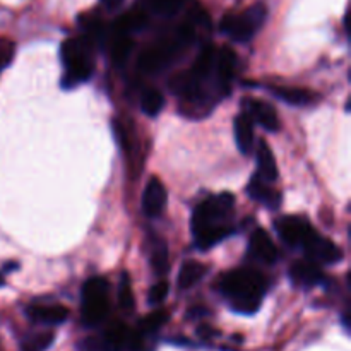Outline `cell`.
I'll list each match as a JSON object with an SVG mask.
<instances>
[{"label":"cell","instance_id":"6da1fadb","mask_svg":"<svg viewBox=\"0 0 351 351\" xmlns=\"http://www.w3.org/2000/svg\"><path fill=\"white\" fill-rule=\"evenodd\" d=\"M219 290L232 300V308L237 314L250 315L259 311L263 295L266 293V280L254 269H237L223 276Z\"/></svg>","mask_w":351,"mask_h":351},{"label":"cell","instance_id":"7a4b0ae2","mask_svg":"<svg viewBox=\"0 0 351 351\" xmlns=\"http://www.w3.org/2000/svg\"><path fill=\"white\" fill-rule=\"evenodd\" d=\"M93 50H95V45L86 36L71 38L62 45V62L65 65L62 88L72 89L91 77L95 71Z\"/></svg>","mask_w":351,"mask_h":351},{"label":"cell","instance_id":"3957f363","mask_svg":"<svg viewBox=\"0 0 351 351\" xmlns=\"http://www.w3.org/2000/svg\"><path fill=\"white\" fill-rule=\"evenodd\" d=\"M233 204H235V197L228 194V192L213 195L208 201L201 202L194 211V216H192V233H194V239L208 232V230L221 226L225 216H228L233 211Z\"/></svg>","mask_w":351,"mask_h":351},{"label":"cell","instance_id":"277c9868","mask_svg":"<svg viewBox=\"0 0 351 351\" xmlns=\"http://www.w3.org/2000/svg\"><path fill=\"white\" fill-rule=\"evenodd\" d=\"M267 17V9L263 3H256V5L249 7L243 12L240 14H228V16L223 17L221 31L225 34H228L232 40L240 41V43H245L249 41L257 31L261 29V26L264 24Z\"/></svg>","mask_w":351,"mask_h":351},{"label":"cell","instance_id":"5b68a950","mask_svg":"<svg viewBox=\"0 0 351 351\" xmlns=\"http://www.w3.org/2000/svg\"><path fill=\"white\" fill-rule=\"evenodd\" d=\"M108 283L103 278H91L82 287V322L89 328L101 324L108 314Z\"/></svg>","mask_w":351,"mask_h":351},{"label":"cell","instance_id":"8992f818","mask_svg":"<svg viewBox=\"0 0 351 351\" xmlns=\"http://www.w3.org/2000/svg\"><path fill=\"white\" fill-rule=\"evenodd\" d=\"M184 47H187V45L184 43V40H182L177 34V31H175L173 36L163 38V40H160L158 43H154L153 47L144 50L143 53H141L137 65H139L141 71L146 72V74H156L161 69L167 67V65L173 60L175 55H177Z\"/></svg>","mask_w":351,"mask_h":351},{"label":"cell","instance_id":"52a82bcc","mask_svg":"<svg viewBox=\"0 0 351 351\" xmlns=\"http://www.w3.org/2000/svg\"><path fill=\"white\" fill-rule=\"evenodd\" d=\"M304 249L307 259L314 264H336L343 257V252L335 242L324 239V237H319L315 232L304 243Z\"/></svg>","mask_w":351,"mask_h":351},{"label":"cell","instance_id":"ba28073f","mask_svg":"<svg viewBox=\"0 0 351 351\" xmlns=\"http://www.w3.org/2000/svg\"><path fill=\"white\" fill-rule=\"evenodd\" d=\"M276 232L288 245L297 247L304 245L307 242L308 237L314 233V228L311 226V223L305 221L304 218H298V216H287V218H281L276 223Z\"/></svg>","mask_w":351,"mask_h":351},{"label":"cell","instance_id":"9c48e42d","mask_svg":"<svg viewBox=\"0 0 351 351\" xmlns=\"http://www.w3.org/2000/svg\"><path fill=\"white\" fill-rule=\"evenodd\" d=\"M167 189H165L163 182L156 177H151L149 182L144 187L143 194V211L149 218H156L167 208Z\"/></svg>","mask_w":351,"mask_h":351},{"label":"cell","instance_id":"30bf717a","mask_svg":"<svg viewBox=\"0 0 351 351\" xmlns=\"http://www.w3.org/2000/svg\"><path fill=\"white\" fill-rule=\"evenodd\" d=\"M243 106H245L249 119L252 122L256 120L263 129L269 130V132H278L280 130V119H278L276 110L269 103L263 101V99L249 98L243 101Z\"/></svg>","mask_w":351,"mask_h":351},{"label":"cell","instance_id":"8fae6325","mask_svg":"<svg viewBox=\"0 0 351 351\" xmlns=\"http://www.w3.org/2000/svg\"><path fill=\"white\" fill-rule=\"evenodd\" d=\"M216 72H218L219 79V91L223 95H228L230 86H232L233 75H235V67H237V57L233 53L232 48L223 47L219 50V53H216Z\"/></svg>","mask_w":351,"mask_h":351},{"label":"cell","instance_id":"7c38bea8","mask_svg":"<svg viewBox=\"0 0 351 351\" xmlns=\"http://www.w3.org/2000/svg\"><path fill=\"white\" fill-rule=\"evenodd\" d=\"M290 278L293 285L300 288H312L324 281V274H322L321 267L317 264L311 263V261L295 263L290 269Z\"/></svg>","mask_w":351,"mask_h":351},{"label":"cell","instance_id":"4fadbf2b","mask_svg":"<svg viewBox=\"0 0 351 351\" xmlns=\"http://www.w3.org/2000/svg\"><path fill=\"white\" fill-rule=\"evenodd\" d=\"M27 317L45 326H57L67 321L69 311L62 305H31L27 307Z\"/></svg>","mask_w":351,"mask_h":351},{"label":"cell","instance_id":"5bb4252c","mask_svg":"<svg viewBox=\"0 0 351 351\" xmlns=\"http://www.w3.org/2000/svg\"><path fill=\"white\" fill-rule=\"evenodd\" d=\"M249 249L254 256L257 257L259 261L266 264H273L276 263L278 259V249L276 245L273 243V240L269 239L264 230H256L250 237V243H249Z\"/></svg>","mask_w":351,"mask_h":351},{"label":"cell","instance_id":"9a60e30c","mask_svg":"<svg viewBox=\"0 0 351 351\" xmlns=\"http://www.w3.org/2000/svg\"><path fill=\"white\" fill-rule=\"evenodd\" d=\"M247 192H249V195L254 199V201L264 202V204L271 209H276L281 202L280 192H276L274 189H271L269 184H267V182H264L263 178L257 177V175H254L252 177L249 187H247Z\"/></svg>","mask_w":351,"mask_h":351},{"label":"cell","instance_id":"2e32d148","mask_svg":"<svg viewBox=\"0 0 351 351\" xmlns=\"http://www.w3.org/2000/svg\"><path fill=\"white\" fill-rule=\"evenodd\" d=\"M271 91H273V95L276 96V98L283 99V101H287L288 105L307 106V105H312L314 101H317L315 93L308 91V89L291 88V86H273Z\"/></svg>","mask_w":351,"mask_h":351},{"label":"cell","instance_id":"e0dca14e","mask_svg":"<svg viewBox=\"0 0 351 351\" xmlns=\"http://www.w3.org/2000/svg\"><path fill=\"white\" fill-rule=\"evenodd\" d=\"M257 163H259V173L257 177L263 178L264 182H274L278 178V167L276 160H274V154L271 151L269 144L264 139L259 141V146H257Z\"/></svg>","mask_w":351,"mask_h":351},{"label":"cell","instance_id":"ac0fdd59","mask_svg":"<svg viewBox=\"0 0 351 351\" xmlns=\"http://www.w3.org/2000/svg\"><path fill=\"white\" fill-rule=\"evenodd\" d=\"M233 130H235V141L240 153L249 154L254 149V122L249 119L247 113L237 117L235 123H233Z\"/></svg>","mask_w":351,"mask_h":351},{"label":"cell","instance_id":"d6986e66","mask_svg":"<svg viewBox=\"0 0 351 351\" xmlns=\"http://www.w3.org/2000/svg\"><path fill=\"white\" fill-rule=\"evenodd\" d=\"M215 64H216V50L211 47V45H208V47L202 48L201 53L197 55L194 65H192V69L189 72H191L197 81L204 82L206 79L213 74V71H215Z\"/></svg>","mask_w":351,"mask_h":351},{"label":"cell","instance_id":"ffe728a7","mask_svg":"<svg viewBox=\"0 0 351 351\" xmlns=\"http://www.w3.org/2000/svg\"><path fill=\"white\" fill-rule=\"evenodd\" d=\"M147 24V16L143 9H134L129 10L127 14H123L122 17H119V21L113 26V31H120V33H136V31L143 29Z\"/></svg>","mask_w":351,"mask_h":351},{"label":"cell","instance_id":"44dd1931","mask_svg":"<svg viewBox=\"0 0 351 351\" xmlns=\"http://www.w3.org/2000/svg\"><path fill=\"white\" fill-rule=\"evenodd\" d=\"M103 341L106 343L110 351H123L127 350V345H129L130 331L120 322H113L108 329L105 331V335L101 336Z\"/></svg>","mask_w":351,"mask_h":351},{"label":"cell","instance_id":"7402d4cb","mask_svg":"<svg viewBox=\"0 0 351 351\" xmlns=\"http://www.w3.org/2000/svg\"><path fill=\"white\" fill-rule=\"evenodd\" d=\"M112 58L117 65H123L129 60L130 53H132L134 41L130 40V34L120 33V31H113L112 36Z\"/></svg>","mask_w":351,"mask_h":351},{"label":"cell","instance_id":"603a6c76","mask_svg":"<svg viewBox=\"0 0 351 351\" xmlns=\"http://www.w3.org/2000/svg\"><path fill=\"white\" fill-rule=\"evenodd\" d=\"M204 274L206 267L201 263H197V261H189V263H185L180 267V273H178V287L182 290H189L194 285H197L204 278Z\"/></svg>","mask_w":351,"mask_h":351},{"label":"cell","instance_id":"cb8c5ba5","mask_svg":"<svg viewBox=\"0 0 351 351\" xmlns=\"http://www.w3.org/2000/svg\"><path fill=\"white\" fill-rule=\"evenodd\" d=\"M163 106H165V96L161 95V91H158V89H153V88L144 91L143 98H141V108H143V112L146 113V115L149 117L160 115Z\"/></svg>","mask_w":351,"mask_h":351},{"label":"cell","instance_id":"d4e9b609","mask_svg":"<svg viewBox=\"0 0 351 351\" xmlns=\"http://www.w3.org/2000/svg\"><path fill=\"white\" fill-rule=\"evenodd\" d=\"M185 5V0H146V9L158 16L171 17L180 12Z\"/></svg>","mask_w":351,"mask_h":351},{"label":"cell","instance_id":"484cf974","mask_svg":"<svg viewBox=\"0 0 351 351\" xmlns=\"http://www.w3.org/2000/svg\"><path fill=\"white\" fill-rule=\"evenodd\" d=\"M151 266L158 276H165L170 271V261H168V250L165 243H156L151 252Z\"/></svg>","mask_w":351,"mask_h":351},{"label":"cell","instance_id":"4316f807","mask_svg":"<svg viewBox=\"0 0 351 351\" xmlns=\"http://www.w3.org/2000/svg\"><path fill=\"white\" fill-rule=\"evenodd\" d=\"M167 321H168V314L165 311L153 312V314L147 315V317H144L143 321L139 322V329H137V331H139L143 336H151L154 335V332H156Z\"/></svg>","mask_w":351,"mask_h":351},{"label":"cell","instance_id":"83f0119b","mask_svg":"<svg viewBox=\"0 0 351 351\" xmlns=\"http://www.w3.org/2000/svg\"><path fill=\"white\" fill-rule=\"evenodd\" d=\"M51 343H53V332H50V331L38 332V335L29 336V338L24 341L23 350L24 351H45L47 348H50Z\"/></svg>","mask_w":351,"mask_h":351},{"label":"cell","instance_id":"f1b7e54d","mask_svg":"<svg viewBox=\"0 0 351 351\" xmlns=\"http://www.w3.org/2000/svg\"><path fill=\"white\" fill-rule=\"evenodd\" d=\"M119 305L122 311L130 312L134 308V293H132V283H130L129 276L123 274L119 285Z\"/></svg>","mask_w":351,"mask_h":351},{"label":"cell","instance_id":"f546056e","mask_svg":"<svg viewBox=\"0 0 351 351\" xmlns=\"http://www.w3.org/2000/svg\"><path fill=\"white\" fill-rule=\"evenodd\" d=\"M14 51H16V47H14L12 41L7 40V38H0V72L10 64Z\"/></svg>","mask_w":351,"mask_h":351},{"label":"cell","instance_id":"4dcf8cb0","mask_svg":"<svg viewBox=\"0 0 351 351\" xmlns=\"http://www.w3.org/2000/svg\"><path fill=\"white\" fill-rule=\"evenodd\" d=\"M167 297H168V283H167V281H160V283L153 285V287H151V290H149V295H147L151 305L163 304L165 298H167Z\"/></svg>","mask_w":351,"mask_h":351},{"label":"cell","instance_id":"1f68e13d","mask_svg":"<svg viewBox=\"0 0 351 351\" xmlns=\"http://www.w3.org/2000/svg\"><path fill=\"white\" fill-rule=\"evenodd\" d=\"M79 351H110V350L108 346H106V343L103 341L101 336H98V338L84 339V341L81 343V346H79Z\"/></svg>","mask_w":351,"mask_h":351},{"label":"cell","instance_id":"d6a6232c","mask_svg":"<svg viewBox=\"0 0 351 351\" xmlns=\"http://www.w3.org/2000/svg\"><path fill=\"white\" fill-rule=\"evenodd\" d=\"M101 2L105 3V7L108 10H115V9H119L120 5H122L123 0H101Z\"/></svg>","mask_w":351,"mask_h":351},{"label":"cell","instance_id":"836d02e7","mask_svg":"<svg viewBox=\"0 0 351 351\" xmlns=\"http://www.w3.org/2000/svg\"><path fill=\"white\" fill-rule=\"evenodd\" d=\"M197 332H199V336H202V338H211V336L215 335V331H213V329H209L208 326H202Z\"/></svg>","mask_w":351,"mask_h":351},{"label":"cell","instance_id":"e575fe53","mask_svg":"<svg viewBox=\"0 0 351 351\" xmlns=\"http://www.w3.org/2000/svg\"><path fill=\"white\" fill-rule=\"evenodd\" d=\"M3 285V280H2V276H0V287H2Z\"/></svg>","mask_w":351,"mask_h":351}]
</instances>
